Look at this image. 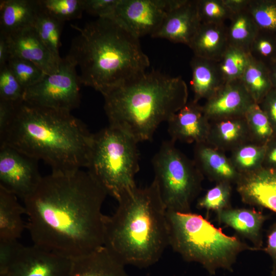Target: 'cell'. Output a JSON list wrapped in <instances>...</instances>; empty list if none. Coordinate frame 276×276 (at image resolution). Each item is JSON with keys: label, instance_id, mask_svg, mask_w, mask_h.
Wrapping results in <instances>:
<instances>
[{"label": "cell", "instance_id": "cell-1", "mask_svg": "<svg viewBox=\"0 0 276 276\" xmlns=\"http://www.w3.org/2000/svg\"><path fill=\"white\" fill-rule=\"evenodd\" d=\"M107 194L88 171L42 177L24 200L33 245L72 260L104 246Z\"/></svg>", "mask_w": 276, "mask_h": 276}, {"label": "cell", "instance_id": "cell-2", "mask_svg": "<svg viewBox=\"0 0 276 276\" xmlns=\"http://www.w3.org/2000/svg\"><path fill=\"white\" fill-rule=\"evenodd\" d=\"M94 134L71 112L37 107L23 101L3 135L1 146L12 147L52 168L70 173L87 168Z\"/></svg>", "mask_w": 276, "mask_h": 276}, {"label": "cell", "instance_id": "cell-3", "mask_svg": "<svg viewBox=\"0 0 276 276\" xmlns=\"http://www.w3.org/2000/svg\"><path fill=\"white\" fill-rule=\"evenodd\" d=\"M106 216L104 246L125 265L154 264L169 246L167 210L155 181L125 191Z\"/></svg>", "mask_w": 276, "mask_h": 276}, {"label": "cell", "instance_id": "cell-4", "mask_svg": "<svg viewBox=\"0 0 276 276\" xmlns=\"http://www.w3.org/2000/svg\"><path fill=\"white\" fill-rule=\"evenodd\" d=\"M67 56L80 69L81 84L102 95L146 72L150 61L139 38L110 18H98L82 27Z\"/></svg>", "mask_w": 276, "mask_h": 276}, {"label": "cell", "instance_id": "cell-5", "mask_svg": "<svg viewBox=\"0 0 276 276\" xmlns=\"http://www.w3.org/2000/svg\"><path fill=\"white\" fill-rule=\"evenodd\" d=\"M102 95L109 126L139 143L150 141L158 126L186 105L188 90L181 77L152 70Z\"/></svg>", "mask_w": 276, "mask_h": 276}, {"label": "cell", "instance_id": "cell-6", "mask_svg": "<svg viewBox=\"0 0 276 276\" xmlns=\"http://www.w3.org/2000/svg\"><path fill=\"white\" fill-rule=\"evenodd\" d=\"M167 217L169 246L185 260L200 263L211 274L220 268L232 271L240 253L257 250L237 236L225 235L200 215L167 211Z\"/></svg>", "mask_w": 276, "mask_h": 276}, {"label": "cell", "instance_id": "cell-7", "mask_svg": "<svg viewBox=\"0 0 276 276\" xmlns=\"http://www.w3.org/2000/svg\"><path fill=\"white\" fill-rule=\"evenodd\" d=\"M137 143L110 126L94 134L88 171L116 199L136 186L135 176L140 169Z\"/></svg>", "mask_w": 276, "mask_h": 276}, {"label": "cell", "instance_id": "cell-8", "mask_svg": "<svg viewBox=\"0 0 276 276\" xmlns=\"http://www.w3.org/2000/svg\"><path fill=\"white\" fill-rule=\"evenodd\" d=\"M172 140L163 142L152 159L156 182L168 211L191 212V206L201 190L203 175Z\"/></svg>", "mask_w": 276, "mask_h": 276}, {"label": "cell", "instance_id": "cell-9", "mask_svg": "<svg viewBox=\"0 0 276 276\" xmlns=\"http://www.w3.org/2000/svg\"><path fill=\"white\" fill-rule=\"evenodd\" d=\"M77 65L67 55L55 73L47 74L40 82L25 89L23 101L31 105L71 112L80 103Z\"/></svg>", "mask_w": 276, "mask_h": 276}, {"label": "cell", "instance_id": "cell-10", "mask_svg": "<svg viewBox=\"0 0 276 276\" xmlns=\"http://www.w3.org/2000/svg\"><path fill=\"white\" fill-rule=\"evenodd\" d=\"M182 0H120L111 18L139 38L152 36L168 13Z\"/></svg>", "mask_w": 276, "mask_h": 276}, {"label": "cell", "instance_id": "cell-11", "mask_svg": "<svg viewBox=\"0 0 276 276\" xmlns=\"http://www.w3.org/2000/svg\"><path fill=\"white\" fill-rule=\"evenodd\" d=\"M37 160L6 145L0 146V187L24 200L39 183Z\"/></svg>", "mask_w": 276, "mask_h": 276}, {"label": "cell", "instance_id": "cell-12", "mask_svg": "<svg viewBox=\"0 0 276 276\" xmlns=\"http://www.w3.org/2000/svg\"><path fill=\"white\" fill-rule=\"evenodd\" d=\"M72 265V260L67 258L35 245H21L5 273L8 276H69Z\"/></svg>", "mask_w": 276, "mask_h": 276}, {"label": "cell", "instance_id": "cell-13", "mask_svg": "<svg viewBox=\"0 0 276 276\" xmlns=\"http://www.w3.org/2000/svg\"><path fill=\"white\" fill-rule=\"evenodd\" d=\"M255 102L240 79L225 82L202 106L210 121L244 116Z\"/></svg>", "mask_w": 276, "mask_h": 276}, {"label": "cell", "instance_id": "cell-14", "mask_svg": "<svg viewBox=\"0 0 276 276\" xmlns=\"http://www.w3.org/2000/svg\"><path fill=\"white\" fill-rule=\"evenodd\" d=\"M171 140L195 144L206 142L210 121L201 105L193 100L188 102L168 122Z\"/></svg>", "mask_w": 276, "mask_h": 276}, {"label": "cell", "instance_id": "cell-15", "mask_svg": "<svg viewBox=\"0 0 276 276\" xmlns=\"http://www.w3.org/2000/svg\"><path fill=\"white\" fill-rule=\"evenodd\" d=\"M236 183L244 203L276 213V170L262 167L240 174Z\"/></svg>", "mask_w": 276, "mask_h": 276}, {"label": "cell", "instance_id": "cell-16", "mask_svg": "<svg viewBox=\"0 0 276 276\" xmlns=\"http://www.w3.org/2000/svg\"><path fill=\"white\" fill-rule=\"evenodd\" d=\"M7 36L11 57L30 61L48 75L58 71L62 58H57L48 49L33 26Z\"/></svg>", "mask_w": 276, "mask_h": 276}, {"label": "cell", "instance_id": "cell-17", "mask_svg": "<svg viewBox=\"0 0 276 276\" xmlns=\"http://www.w3.org/2000/svg\"><path fill=\"white\" fill-rule=\"evenodd\" d=\"M201 24L196 0H182L168 13L151 37L188 45Z\"/></svg>", "mask_w": 276, "mask_h": 276}, {"label": "cell", "instance_id": "cell-18", "mask_svg": "<svg viewBox=\"0 0 276 276\" xmlns=\"http://www.w3.org/2000/svg\"><path fill=\"white\" fill-rule=\"evenodd\" d=\"M193 160L203 175L216 183H236L240 176L224 152L206 142L195 144Z\"/></svg>", "mask_w": 276, "mask_h": 276}, {"label": "cell", "instance_id": "cell-19", "mask_svg": "<svg viewBox=\"0 0 276 276\" xmlns=\"http://www.w3.org/2000/svg\"><path fill=\"white\" fill-rule=\"evenodd\" d=\"M219 223L234 229L250 241L257 250L262 249V228L267 217L254 209L229 208L217 213Z\"/></svg>", "mask_w": 276, "mask_h": 276}, {"label": "cell", "instance_id": "cell-20", "mask_svg": "<svg viewBox=\"0 0 276 276\" xmlns=\"http://www.w3.org/2000/svg\"><path fill=\"white\" fill-rule=\"evenodd\" d=\"M210 121V130L206 142L220 150L231 152L238 146L250 142L244 116Z\"/></svg>", "mask_w": 276, "mask_h": 276}, {"label": "cell", "instance_id": "cell-21", "mask_svg": "<svg viewBox=\"0 0 276 276\" xmlns=\"http://www.w3.org/2000/svg\"><path fill=\"white\" fill-rule=\"evenodd\" d=\"M69 276H130L125 265L104 246L73 260Z\"/></svg>", "mask_w": 276, "mask_h": 276}, {"label": "cell", "instance_id": "cell-22", "mask_svg": "<svg viewBox=\"0 0 276 276\" xmlns=\"http://www.w3.org/2000/svg\"><path fill=\"white\" fill-rule=\"evenodd\" d=\"M188 46L194 56L218 61L228 46L225 24H202Z\"/></svg>", "mask_w": 276, "mask_h": 276}, {"label": "cell", "instance_id": "cell-23", "mask_svg": "<svg viewBox=\"0 0 276 276\" xmlns=\"http://www.w3.org/2000/svg\"><path fill=\"white\" fill-rule=\"evenodd\" d=\"M39 9L38 0H1L0 33L9 35L33 26Z\"/></svg>", "mask_w": 276, "mask_h": 276}, {"label": "cell", "instance_id": "cell-24", "mask_svg": "<svg viewBox=\"0 0 276 276\" xmlns=\"http://www.w3.org/2000/svg\"><path fill=\"white\" fill-rule=\"evenodd\" d=\"M190 65L192 74L191 85L195 102L206 100L225 83L216 61L194 56Z\"/></svg>", "mask_w": 276, "mask_h": 276}, {"label": "cell", "instance_id": "cell-25", "mask_svg": "<svg viewBox=\"0 0 276 276\" xmlns=\"http://www.w3.org/2000/svg\"><path fill=\"white\" fill-rule=\"evenodd\" d=\"M17 197L0 187V241L18 240L26 228L22 219L25 208Z\"/></svg>", "mask_w": 276, "mask_h": 276}, {"label": "cell", "instance_id": "cell-26", "mask_svg": "<svg viewBox=\"0 0 276 276\" xmlns=\"http://www.w3.org/2000/svg\"><path fill=\"white\" fill-rule=\"evenodd\" d=\"M227 27L228 45L241 49L249 53L250 45L258 32L247 8L233 13Z\"/></svg>", "mask_w": 276, "mask_h": 276}, {"label": "cell", "instance_id": "cell-27", "mask_svg": "<svg viewBox=\"0 0 276 276\" xmlns=\"http://www.w3.org/2000/svg\"><path fill=\"white\" fill-rule=\"evenodd\" d=\"M240 80L257 104L272 88L268 66L252 58Z\"/></svg>", "mask_w": 276, "mask_h": 276}, {"label": "cell", "instance_id": "cell-28", "mask_svg": "<svg viewBox=\"0 0 276 276\" xmlns=\"http://www.w3.org/2000/svg\"><path fill=\"white\" fill-rule=\"evenodd\" d=\"M63 24L64 22L50 15L40 8L33 26L41 41L58 59L61 58L59 48Z\"/></svg>", "mask_w": 276, "mask_h": 276}, {"label": "cell", "instance_id": "cell-29", "mask_svg": "<svg viewBox=\"0 0 276 276\" xmlns=\"http://www.w3.org/2000/svg\"><path fill=\"white\" fill-rule=\"evenodd\" d=\"M251 57L249 53L228 45L220 59L216 62L219 73L225 82L240 79Z\"/></svg>", "mask_w": 276, "mask_h": 276}, {"label": "cell", "instance_id": "cell-30", "mask_svg": "<svg viewBox=\"0 0 276 276\" xmlns=\"http://www.w3.org/2000/svg\"><path fill=\"white\" fill-rule=\"evenodd\" d=\"M265 150V145L249 142L232 150L229 157L240 174H246L262 168Z\"/></svg>", "mask_w": 276, "mask_h": 276}, {"label": "cell", "instance_id": "cell-31", "mask_svg": "<svg viewBox=\"0 0 276 276\" xmlns=\"http://www.w3.org/2000/svg\"><path fill=\"white\" fill-rule=\"evenodd\" d=\"M250 142L265 145L275 135L271 125L258 104L255 103L244 114Z\"/></svg>", "mask_w": 276, "mask_h": 276}, {"label": "cell", "instance_id": "cell-32", "mask_svg": "<svg viewBox=\"0 0 276 276\" xmlns=\"http://www.w3.org/2000/svg\"><path fill=\"white\" fill-rule=\"evenodd\" d=\"M251 57L268 66L276 61V33L259 30L249 49Z\"/></svg>", "mask_w": 276, "mask_h": 276}, {"label": "cell", "instance_id": "cell-33", "mask_svg": "<svg viewBox=\"0 0 276 276\" xmlns=\"http://www.w3.org/2000/svg\"><path fill=\"white\" fill-rule=\"evenodd\" d=\"M41 10L64 22L81 18L84 11L83 0H38Z\"/></svg>", "mask_w": 276, "mask_h": 276}, {"label": "cell", "instance_id": "cell-34", "mask_svg": "<svg viewBox=\"0 0 276 276\" xmlns=\"http://www.w3.org/2000/svg\"><path fill=\"white\" fill-rule=\"evenodd\" d=\"M231 183L226 182L216 183L198 200L196 206L198 209L205 210L207 214L210 211L218 213L231 208Z\"/></svg>", "mask_w": 276, "mask_h": 276}, {"label": "cell", "instance_id": "cell-35", "mask_svg": "<svg viewBox=\"0 0 276 276\" xmlns=\"http://www.w3.org/2000/svg\"><path fill=\"white\" fill-rule=\"evenodd\" d=\"M247 9L259 30L276 33V0H250Z\"/></svg>", "mask_w": 276, "mask_h": 276}, {"label": "cell", "instance_id": "cell-36", "mask_svg": "<svg viewBox=\"0 0 276 276\" xmlns=\"http://www.w3.org/2000/svg\"><path fill=\"white\" fill-rule=\"evenodd\" d=\"M7 64L25 89L40 82L47 75L34 63L20 58L11 57Z\"/></svg>", "mask_w": 276, "mask_h": 276}, {"label": "cell", "instance_id": "cell-37", "mask_svg": "<svg viewBox=\"0 0 276 276\" xmlns=\"http://www.w3.org/2000/svg\"><path fill=\"white\" fill-rule=\"evenodd\" d=\"M196 6L202 24H225L233 14L223 0H196Z\"/></svg>", "mask_w": 276, "mask_h": 276}, {"label": "cell", "instance_id": "cell-38", "mask_svg": "<svg viewBox=\"0 0 276 276\" xmlns=\"http://www.w3.org/2000/svg\"><path fill=\"white\" fill-rule=\"evenodd\" d=\"M24 91L8 64L0 68V99L14 102L22 101Z\"/></svg>", "mask_w": 276, "mask_h": 276}, {"label": "cell", "instance_id": "cell-39", "mask_svg": "<svg viewBox=\"0 0 276 276\" xmlns=\"http://www.w3.org/2000/svg\"><path fill=\"white\" fill-rule=\"evenodd\" d=\"M120 0H83L84 11L98 18H111Z\"/></svg>", "mask_w": 276, "mask_h": 276}, {"label": "cell", "instance_id": "cell-40", "mask_svg": "<svg viewBox=\"0 0 276 276\" xmlns=\"http://www.w3.org/2000/svg\"><path fill=\"white\" fill-rule=\"evenodd\" d=\"M21 245L18 240L0 241V273L7 272Z\"/></svg>", "mask_w": 276, "mask_h": 276}, {"label": "cell", "instance_id": "cell-41", "mask_svg": "<svg viewBox=\"0 0 276 276\" xmlns=\"http://www.w3.org/2000/svg\"><path fill=\"white\" fill-rule=\"evenodd\" d=\"M258 105L267 116L276 135V89L272 88Z\"/></svg>", "mask_w": 276, "mask_h": 276}, {"label": "cell", "instance_id": "cell-42", "mask_svg": "<svg viewBox=\"0 0 276 276\" xmlns=\"http://www.w3.org/2000/svg\"><path fill=\"white\" fill-rule=\"evenodd\" d=\"M17 103L0 99V136L3 134L12 121Z\"/></svg>", "mask_w": 276, "mask_h": 276}, {"label": "cell", "instance_id": "cell-43", "mask_svg": "<svg viewBox=\"0 0 276 276\" xmlns=\"http://www.w3.org/2000/svg\"><path fill=\"white\" fill-rule=\"evenodd\" d=\"M262 250L271 258L272 264L271 275L275 276L276 274V222L268 230L266 245Z\"/></svg>", "mask_w": 276, "mask_h": 276}, {"label": "cell", "instance_id": "cell-44", "mask_svg": "<svg viewBox=\"0 0 276 276\" xmlns=\"http://www.w3.org/2000/svg\"><path fill=\"white\" fill-rule=\"evenodd\" d=\"M262 167L276 170V135L265 145Z\"/></svg>", "mask_w": 276, "mask_h": 276}, {"label": "cell", "instance_id": "cell-45", "mask_svg": "<svg viewBox=\"0 0 276 276\" xmlns=\"http://www.w3.org/2000/svg\"><path fill=\"white\" fill-rule=\"evenodd\" d=\"M11 57L8 37L0 33V68L7 65Z\"/></svg>", "mask_w": 276, "mask_h": 276}, {"label": "cell", "instance_id": "cell-46", "mask_svg": "<svg viewBox=\"0 0 276 276\" xmlns=\"http://www.w3.org/2000/svg\"><path fill=\"white\" fill-rule=\"evenodd\" d=\"M225 5L233 13L247 8L250 0H223Z\"/></svg>", "mask_w": 276, "mask_h": 276}, {"label": "cell", "instance_id": "cell-47", "mask_svg": "<svg viewBox=\"0 0 276 276\" xmlns=\"http://www.w3.org/2000/svg\"><path fill=\"white\" fill-rule=\"evenodd\" d=\"M272 88L276 89V61L268 66Z\"/></svg>", "mask_w": 276, "mask_h": 276}, {"label": "cell", "instance_id": "cell-48", "mask_svg": "<svg viewBox=\"0 0 276 276\" xmlns=\"http://www.w3.org/2000/svg\"><path fill=\"white\" fill-rule=\"evenodd\" d=\"M0 276H8V275L6 273H0Z\"/></svg>", "mask_w": 276, "mask_h": 276}]
</instances>
